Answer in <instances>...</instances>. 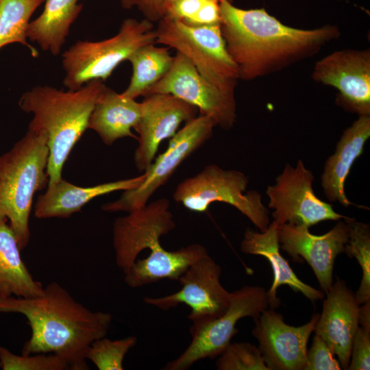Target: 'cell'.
<instances>
[{
	"instance_id": "1",
	"label": "cell",
	"mask_w": 370,
	"mask_h": 370,
	"mask_svg": "<svg viewBox=\"0 0 370 370\" xmlns=\"http://www.w3.org/2000/svg\"><path fill=\"white\" fill-rule=\"evenodd\" d=\"M221 29L239 79L254 80L312 57L341 31L335 25L304 29L282 23L264 8L242 9L219 3Z\"/></svg>"
},
{
	"instance_id": "2",
	"label": "cell",
	"mask_w": 370,
	"mask_h": 370,
	"mask_svg": "<svg viewBox=\"0 0 370 370\" xmlns=\"http://www.w3.org/2000/svg\"><path fill=\"white\" fill-rule=\"evenodd\" d=\"M0 313H18L31 330L22 354H53L69 370H88L86 353L95 340L106 336L112 320L109 312L92 311L79 303L56 282L34 297H0Z\"/></svg>"
},
{
	"instance_id": "3",
	"label": "cell",
	"mask_w": 370,
	"mask_h": 370,
	"mask_svg": "<svg viewBox=\"0 0 370 370\" xmlns=\"http://www.w3.org/2000/svg\"><path fill=\"white\" fill-rule=\"evenodd\" d=\"M105 86L99 79L66 91L38 85L21 97L19 107L33 115L28 130L45 132L47 137L48 184L62 178L64 165L88 129L90 114Z\"/></svg>"
},
{
	"instance_id": "4",
	"label": "cell",
	"mask_w": 370,
	"mask_h": 370,
	"mask_svg": "<svg viewBox=\"0 0 370 370\" xmlns=\"http://www.w3.org/2000/svg\"><path fill=\"white\" fill-rule=\"evenodd\" d=\"M48 161L47 137L42 131L28 130L0 155V216L8 219L21 251L30 240L34 196L49 182Z\"/></svg>"
},
{
	"instance_id": "5",
	"label": "cell",
	"mask_w": 370,
	"mask_h": 370,
	"mask_svg": "<svg viewBox=\"0 0 370 370\" xmlns=\"http://www.w3.org/2000/svg\"><path fill=\"white\" fill-rule=\"evenodd\" d=\"M151 43H156L153 23L132 18L125 19L110 38L78 40L62 53L63 84L68 90H77L92 80L104 82L134 51Z\"/></svg>"
},
{
	"instance_id": "6",
	"label": "cell",
	"mask_w": 370,
	"mask_h": 370,
	"mask_svg": "<svg viewBox=\"0 0 370 370\" xmlns=\"http://www.w3.org/2000/svg\"><path fill=\"white\" fill-rule=\"evenodd\" d=\"M155 33L156 44L175 49L207 80L235 93L238 72L227 52L220 24L193 27L164 16L158 22Z\"/></svg>"
},
{
	"instance_id": "7",
	"label": "cell",
	"mask_w": 370,
	"mask_h": 370,
	"mask_svg": "<svg viewBox=\"0 0 370 370\" xmlns=\"http://www.w3.org/2000/svg\"><path fill=\"white\" fill-rule=\"evenodd\" d=\"M249 180L242 172L225 170L209 164L195 176L184 179L176 187L173 198L184 208L197 212L206 211L214 202L228 204L246 216L260 232L269 225V210L256 190H246Z\"/></svg>"
},
{
	"instance_id": "8",
	"label": "cell",
	"mask_w": 370,
	"mask_h": 370,
	"mask_svg": "<svg viewBox=\"0 0 370 370\" xmlns=\"http://www.w3.org/2000/svg\"><path fill=\"white\" fill-rule=\"evenodd\" d=\"M269 308V296L264 288L245 286L234 291L228 309L223 315L190 328V345L176 359L167 362L164 369L186 370L201 359L219 356L237 334L238 320L247 317L255 319Z\"/></svg>"
},
{
	"instance_id": "9",
	"label": "cell",
	"mask_w": 370,
	"mask_h": 370,
	"mask_svg": "<svg viewBox=\"0 0 370 370\" xmlns=\"http://www.w3.org/2000/svg\"><path fill=\"white\" fill-rule=\"evenodd\" d=\"M217 126L204 115L196 116L171 137L166 149L144 172L145 179L134 189L123 191L121 197L102 206L106 212H130L148 203L154 193L164 185L177 167L194 151L209 140Z\"/></svg>"
},
{
	"instance_id": "10",
	"label": "cell",
	"mask_w": 370,
	"mask_h": 370,
	"mask_svg": "<svg viewBox=\"0 0 370 370\" xmlns=\"http://www.w3.org/2000/svg\"><path fill=\"white\" fill-rule=\"evenodd\" d=\"M221 267L207 254L193 263L180 276L182 288L160 297H145L147 304L162 310L184 304L190 308L191 326H197L223 315L228 309L232 293L220 282Z\"/></svg>"
},
{
	"instance_id": "11",
	"label": "cell",
	"mask_w": 370,
	"mask_h": 370,
	"mask_svg": "<svg viewBox=\"0 0 370 370\" xmlns=\"http://www.w3.org/2000/svg\"><path fill=\"white\" fill-rule=\"evenodd\" d=\"M169 94L196 107L201 115L211 118L224 130L236 118L235 93L227 92L203 77L190 61L177 52L171 69L145 96Z\"/></svg>"
},
{
	"instance_id": "12",
	"label": "cell",
	"mask_w": 370,
	"mask_h": 370,
	"mask_svg": "<svg viewBox=\"0 0 370 370\" xmlns=\"http://www.w3.org/2000/svg\"><path fill=\"white\" fill-rule=\"evenodd\" d=\"M269 186L266 193L269 207L273 209V221L278 225L289 223L310 227L323 221H340L347 217L337 213L332 206L314 193L312 173L299 160L295 167L286 164L282 173Z\"/></svg>"
},
{
	"instance_id": "13",
	"label": "cell",
	"mask_w": 370,
	"mask_h": 370,
	"mask_svg": "<svg viewBox=\"0 0 370 370\" xmlns=\"http://www.w3.org/2000/svg\"><path fill=\"white\" fill-rule=\"evenodd\" d=\"M312 78L336 89V102L345 110L370 115L369 49L334 51L316 62Z\"/></svg>"
},
{
	"instance_id": "14",
	"label": "cell",
	"mask_w": 370,
	"mask_h": 370,
	"mask_svg": "<svg viewBox=\"0 0 370 370\" xmlns=\"http://www.w3.org/2000/svg\"><path fill=\"white\" fill-rule=\"evenodd\" d=\"M170 201L156 199L115 219L112 243L116 265L124 273L145 249L160 246V238L175 227Z\"/></svg>"
},
{
	"instance_id": "15",
	"label": "cell",
	"mask_w": 370,
	"mask_h": 370,
	"mask_svg": "<svg viewBox=\"0 0 370 370\" xmlns=\"http://www.w3.org/2000/svg\"><path fill=\"white\" fill-rule=\"evenodd\" d=\"M320 314H314L306 324L295 327L284 322L273 308L264 310L254 319L252 335L269 370H304L308 339Z\"/></svg>"
},
{
	"instance_id": "16",
	"label": "cell",
	"mask_w": 370,
	"mask_h": 370,
	"mask_svg": "<svg viewBox=\"0 0 370 370\" xmlns=\"http://www.w3.org/2000/svg\"><path fill=\"white\" fill-rule=\"evenodd\" d=\"M141 103V116L134 129L138 136L134 153L136 169L145 172L164 140L173 137L183 122L197 116L194 106L169 94H152Z\"/></svg>"
},
{
	"instance_id": "17",
	"label": "cell",
	"mask_w": 370,
	"mask_h": 370,
	"mask_svg": "<svg viewBox=\"0 0 370 370\" xmlns=\"http://www.w3.org/2000/svg\"><path fill=\"white\" fill-rule=\"evenodd\" d=\"M309 227L284 223L278 225V241L282 249L295 262L306 260L310 266L323 292L333 284V269L336 256L343 252L349 236L345 221H338L323 235L311 234Z\"/></svg>"
},
{
	"instance_id": "18",
	"label": "cell",
	"mask_w": 370,
	"mask_h": 370,
	"mask_svg": "<svg viewBox=\"0 0 370 370\" xmlns=\"http://www.w3.org/2000/svg\"><path fill=\"white\" fill-rule=\"evenodd\" d=\"M322 312L314 328L337 356L342 369H347L352 342L359 326L360 304L345 282L338 279L325 293Z\"/></svg>"
},
{
	"instance_id": "19",
	"label": "cell",
	"mask_w": 370,
	"mask_h": 370,
	"mask_svg": "<svg viewBox=\"0 0 370 370\" xmlns=\"http://www.w3.org/2000/svg\"><path fill=\"white\" fill-rule=\"evenodd\" d=\"M145 176L143 173L132 178L88 187L76 186L62 177L48 184L47 190L38 196L34 215L37 219L70 217L94 198L117 190L125 191L138 188Z\"/></svg>"
},
{
	"instance_id": "20",
	"label": "cell",
	"mask_w": 370,
	"mask_h": 370,
	"mask_svg": "<svg viewBox=\"0 0 370 370\" xmlns=\"http://www.w3.org/2000/svg\"><path fill=\"white\" fill-rule=\"evenodd\" d=\"M278 228V224L273 221L263 232L247 230L241 243L243 253L262 256L271 265L273 280L267 291L269 308L275 309L279 306L280 301L277 297V289L282 285H287L295 292L301 293L312 302L323 299L324 292L302 282L281 255Z\"/></svg>"
},
{
	"instance_id": "21",
	"label": "cell",
	"mask_w": 370,
	"mask_h": 370,
	"mask_svg": "<svg viewBox=\"0 0 370 370\" xmlns=\"http://www.w3.org/2000/svg\"><path fill=\"white\" fill-rule=\"evenodd\" d=\"M370 136V115L359 116L347 128L337 143L336 151L324 165L321 186L330 201H338L345 207L353 204L345 193V183L354 161L362 153Z\"/></svg>"
},
{
	"instance_id": "22",
	"label": "cell",
	"mask_w": 370,
	"mask_h": 370,
	"mask_svg": "<svg viewBox=\"0 0 370 370\" xmlns=\"http://www.w3.org/2000/svg\"><path fill=\"white\" fill-rule=\"evenodd\" d=\"M140 116V102L106 86L90 114L88 129L95 131L103 143L111 145L122 138H137L132 129Z\"/></svg>"
},
{
	"instance_id": "23",
	"label": "cell",
	"mask_w": 370,
	"mask_h": 370,
	"mask_svg": "<svg viewBox=\"0 0 370 370\" xmlns=\"http://www.w3.org/2000/svg\"><path fill=\"white\" fill-rule=\"evenodd\" d=\"M208 254L206 247L195 243L175 251L160 246L150 251L145 259L137 260L123 273L124 281L131 288H138L161 280H177L186 270Z\"/></svg>"
},
{
	"instance_id": "24",
	"label": "cell",
	"mask_w": 370,
	"mask_h": 370,
	"mask_svg": "<svg viewBox=\"0 0 370 370\" xmlns=\"http://www.w3.org/2000/svg\"><path fill=\"white\" fill-rule=\"evenodd\" d=\"M21 251L8 219L0 216V297H34L43 293L44 286L32 275Z\"/></svg>"
},
{
	"instance_id": "25",
	"label": "cell",
	"mask_w": 370,
	"mask_h": 370,
	"mask_svg": "<svg viewBox=\"0 0 370 370\" xmlns=\"http://www.w3.org/2000/svg\"><path fill=\"white\" fill-rule=\"evenodd\" d=\"M79 0H45L42 12L29 22L27 39L45 51L58 55L66 42L70 28L79 15Z\"/></svg>"
},
{
	"instance_id": "26",
	"label": "cell",
	"mask_w": 370,
	"mask_h": 370,
	"mask_svg": "<svg viewBox=\"0 0 370 370\" xmlns=\"http://www.w3.org/2000/svg\"><path fill=\"white\" fill-rule=\"evenodd\" d=\"M155 45H143L128 58L132 66V75L127 88L121 93L123 96L134 99L144 97L171 69L174 56L171 55L169 47Z\"/></svg>"
},
{
	"instance_id": "27",
	"label": "cell",
	"mask_w": 370,
	"mask_h": 370,
	"mask_svg": "<svg viewBox=\"0 0 370 370\" xmlns=\"http://www.w3.org/2000/svg\"><path fill=\"white\" fill-rule=\"evenodd\" d=\"M45 1L0 0V49L18 43L38 57V50L27 42V30L32 14Z\"/></svg>"
},
{
	"instance_id": "28",
	"label": "cell",
	"mask_w": 370,
	"mask_h": 370,
	"mask_svg": "<svg viewBox=\"0 0 370 370\" xmlns=\"http://www.w3.org/2000/svg\"><path fill=\"white\" fill-rule=\"evenodd\" d=\"M348 225L349 236L343 252L355 258L362 270V279L356 297L360 305L370 299V227L369 224L354 219H344Z\"/></svg>"
},
{
	"instance_id": "29",
	"label": "cell",
	"mask_w": 370,
	"mask_h": 370,
	"mask_svg": "<svg viewBox=\"0 0 370 370\" xmlns=\"http://www.w3.org/2000/svg\"><path fill=\"white\" fill-rule=\"evenodd\" d=\"M136 343L137 338L134 336L116 340L104 336L90 345L86 358L90 360L99 370H123L124 358Z\"/></svg>"
},
{
	"instance_id": "30",
	"label": "cell",
	"mask_w": 370,
	"mask_h": 370,
	"mask_svg": "<svg viewBox=\"0 0 370 370\" xmlns=\"http://www.w3.org/2000/svg\"><path fill=\"white\" fill-rule=\"evenodd\" d=\"M219 370H269L258 347L247 342L230 343L219 356Z\"/></svg>"
},
{
	"instance_id": "31",
	"label": "cell",
	"mask_w": 370,
	"mask_h": 370,
	"mask_svg": "<svg viewBox=\"0 0 370 370\" xmlns=\"http://www.w3.org/2000/svg\"><path fill=\"white\" fill-rule=\"evenodd\" d=\"M0 363L3 370H67L69 366L53 354H33L21 356L0 346Z\"/></svg>"
},
{
	"instance_id": "32",
	"label": "cell",
	"mask_w": 370,
	"mask_h": 370,
	"mask_svg": "<svg viewBox=\"0 0 370 370\" xmlns=\"http://www.w3.org/2000/svg\"><path fill=\"white\" fill-rule=\"evenodd\" d=\"M325 341L315 334L307 350L304 370H341V367Z\"/></svg>"
},
{
	"instance_id": "33",
	"label": "cell",
	"mask_w": 370,
	"mask_h": 370,
	"mask_svg": "<svg viewBox=\"0 0 370 370\" xmlns=\"http://www.w3.org/2000/svg\"><path fill=\"white\" fill-rule=\"evenodd\" d=\"M370 369V330L358 326L355 334L348 369L349 370H369Z\"/></svg>"
},
{
	"instance_id": "34",
	"label": "cell",
	"mask_w": 370,
	"mask_h": 370,
	"mask_svg": "<svg viewBox=\"0 0 370 370\" xmlns=\"http://www.w3.org/2000/svg\"><path fill=\"white\" fill-rule=\"evenodd\" d=\"M121 4L124 9L137 8L152 23H158L165 16L168 5L166 0H121Z\"/></svg>"
},
{
	"instance_id": "35",
	"label": "cell",
	"mask_w": 370,
	"mask_h": 370,
	"mask_svg": "<svg viewBox=\"0 0 370 370\" xmlns=\"http://www.w3.org/2000/svg\"><path fill=\"white\" fill-rule=\"evenodd\" d=\"M219 3L218 1L206 0L193 17L182 22L193 27L221 24Z\"/></svg>"
},
{
	"instance_id": "36",
	"label": "cell",
	"mask_w": 370,
	"mask_h": 370,
	"mask_svg": "<svg viewBox=\"0 0 370 370\" xmlns=\"http://www.w3.org/2000/svg\"><path fill=\"white\" fill-rule=\"evenodd\" d=\"M206 0H175L167 5L166 17L185 21L193 17Z\"/></svg>"
},
{
	"instance_id": "37",
	"label": "cell",
	"mask_w": 370,
	"mask_h": 370,
	"mask_svg": "<svg viewBox=\"0 0 370 370\" xmlns=\"http://www.w3.org/2000/svg\"><path fill=\"white\" fill-rule=\"evenodd\" d=\"M358 323L367 330H370V299L360 305Z\"/></svg>"
},
{
	"instance_id": "38",
	"label": "cell",
	"mask_w": 370,
	"mask_h": 370,
	"mask_svg": "<svg viewBox=\"0 0 370 370\" xmlns=\"http://www.w3.org/2000/svg\"><path fill=\"white\" fill-rule=\"evenodd\" d=\"M166 1H167L168 4H169V3H171V2H172V1H173L175 0H166ZM214 1H220L221 0H214Z\"/></svg>"
},
{
	"instance_id": "39",
	"label": "cell",
	"mask_w": 370,
	"mask_h": 370,
	"mask_svg": "<svg viewBox=\"0 0 370 370\" xmlns=\"http://www.w3.org/2000/svg\"><path fill=\"white\" fill-rule=\"evenodd\" d=\"M225 1H228L230 3H233L234 0H225Z\"/></svg>"
},
{
	"instance_id": "40",
	"label": "cell",
	"mask_w": 370,
	"mask_h": 370,
	"mask_svg": "<svg viewBox=\"0 0 370 370\" xmlns=\"http://www.w3.org/2000/svg\"><path fill=\"white\" fill-rule=\"evenodd\" d=\"M0 367H1V363H0Z\"/></svg>"
}]
</instances>
